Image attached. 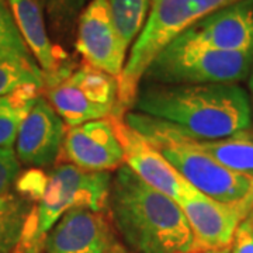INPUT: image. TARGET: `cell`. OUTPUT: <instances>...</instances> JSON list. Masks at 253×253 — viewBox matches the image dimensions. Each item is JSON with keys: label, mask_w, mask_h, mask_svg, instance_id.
Here are the masks:
<instances>
[{"label": "cell", "mask_w": 253, "mask_h": 253, "mask_svg": "<svg viewBox=\"0 0 253 253\" xmlns=\"http://www.w3.org/2000/svg\"><path fill=\"white\" fill-rule=\"evenodd\" d=\"M132 109L194 141L245 134L252 126L248 93L238 84H139Z\"/></svg>", "instance_id": "6da1fadb"}, {"label": "cell", "mask_w": 253, "mask_h": 253, "mask_svg": "<svg viewBox=\"0 0 253 253\" xmlns=\"http://www.w3.org/2000/svg\"><path fill=\"white\" fill-rule=\"evenodd\" d=\"M111 219L135 253H194V238L180 204L141 180L126 165L111 181Z\"/></svg>", "instance_id": "7a4b0ae2"}, {"label": "cell", "mask_w": 253, "mask_h": 253, "mask_svg": "<svg viewBox=\"0 0 253 253\" xmlns=\"http://www.w3.org/2000/svg\"><path fill=\"white\" fill-rule=\"evenodd\" d=\"M124 123L156 148L162 156L204 196L221 203H239L252 190L253 177L232 172L196 149L186 136L161 120L129 111Z\"/></svg>", "instance_id": "3957f363"}, {"label": "cell", "mask_w": 253, "mask_h": 253, "mask_svg": "<svg viewBox=\"0 0 253 253\" xmlns=\"http://www.w3.org/2000/svg\"><path fill=\"white\" fill-rule=\"evenodd\" d=\"M236 1L239 0H159L152 4L118 79L120 111L132 107L146 68L165 46L201 18Z\"/></svg>", "instance_id": "277c9868"}, {"label": "cell", "mask_w": 253, "mask_h": 253, "mask_svg": "<svg viewBox=\"0 0 253 253\" xmlns=\"http://www.w3.org/2000/svg\"><path fill=\"white\" fill-rule=\"evenodd\" d=\"M253 51L229 52L168 44L146 68L141 83L236 84L249 76Z\"/></svg>", "instance_id": "5b68a950"}, {"label": "cell", "mask_w": 253, "mask_h": 253, "mask_svg": "<svg viewBox=\"0 0 253 253\" xmlns=\"http://www.w3.org/2000/svg\"><path fill=\"white\" fill-rule=\"evenodd\" d=\"M45 97L66 126L118 116V79L83 65L73 72L46 79Z\"/></svg>", "instance_id": "8992f818"}, {"label": "cell", "mask_w": 253, "mask_h": 253, "mask_svg": "<svg viewBox=\"0 0 253 253\" xmlns=\"http://www.w3.org/2000/svg\"><path fill=\"white\" fill-rule=\"evenodd\" d=\"M113 177L109 172H89L65 163L46 174L45 186L34 207L40 235L46 236L65 212L89 208L103 212L109 207Z\"/></svg>", "instance_id": "52a82bcc"}, {"label": "cell", "mask_w": 253, "mask_h": 253, "mask_svg": "<svg viewBox=\"0 0 253 253\" xmlns=\"http://www.w3.org/2000/svg\"><path fill=\"white\" fill-rule=\"evenodd\" d=\"M75 46L86 65L120 79L126 68L128 45L116 27L109 0H90L82 11Z\"/></svg>", "instance_id": "ba28073f"}, {"label": "cell", "mask_w": 253, "mask_h": 253, "mask_svg": "<svg viewBox=\"0 0 253 253\" xmlns=\"http://www.w3.org/2000/svg\"><path fill=\"white\" fill-rule=\"evenodd\" d=\"M217 51H253V0H239L184 30L172 42Z\"/></svg>", "instance_id": "9c48e42d"}, {"label": "cell", "mask_w": 253, "mask_h": 253, "mask_svg": "<svg viewBox=\"0 0 253 253\" xmlns=\"http://www.w3.org/2000/svg\"><path fill=\"white\" fill-rule=\"evenodd\" d=\"M111 120L118 139L124 148V165H126L141 180L169 196L179 204L193 197L199 191L144 136L126 126L120 116H111Z\"/></svg>", "instance_id": "30bf717a"}, {"label": "cell", "mask_w": 253, "mask_h": 253, "mask_svg": "<svg viewBox=\"0 0 253 253\" xmlns=\"http://www.w3.org/2000/svg\"><path fill=\"white\" fill-rule=\"evenodd\" d=\"M194 238V249L215 251L231 248L238 226L249 215L244 200L221 203L197 191L180 204Z\"/></svg>", "instance_id": "8fae6325"}, {"label": "cell", "mask_w": 253, "mask_h": 253, "mask_svg": "<svg viewBox=\"0 0 253 253\" xmlns=\"http://www.w3.org/2000/svg\"><path fill=\"white\" fill-rule=\"evenodd\" d=\"M44 253H121L103 212L73 208L46 234Z\"/></svg>", "instance_id": "7c38bea8"}, {"label": "cell", "mask_w": 253, "mask_h": 253, "mask_svg": "<svg viewBox=\"0 0 253 253\" xmlns=\"http://www.w3.org/2000/svg\"><path fill=\"white\" fill-rule=\"evenodd\" d=\"M62 151L72 165L89 172L114 170L126 159L111 117L69 126Z\"/></svg>", "instance_id": "4fadbf2b"}, {"label": "cell", "mask_w": 253, "mask_h": 253, "mask_svg": "<svg viewBox=\"0 0 253 253\" xmlns=\"http://www.w3.org/2000/svg\"><path fill=\"white\" fill-rule=\"evenodd\" d=\"M68 126L45 97H38L23 120L16 139L18 162L31 168H48L63 149Z\"/></svg>", "instance_id": "5bb4252c"}, {"label": "cell", "mask_w": 253, "mask_h": 253, "mask_svg": "<svg viewBox=\"0 0 253 253\" xmlns=\"http://www.w3.org/2000/svg\"><path fill=\"white\" fill-rule=\"evenodd\" d=\"M7 3L20 36L41 71L45 73V81L68 72L62 66L66 54L55 46L48 36L45 16L40 3L37 0H7Z\"/></svg>", "instance_id": "9a60e30c"}, {"label": "cell", "mask_w": 253, "mask_h": 253, "mask_svg": "<svg viewBox=\"0 0 253 253\" xmlns=\"http://www.w3.org/2000/svg\"><path fill=\"white\" fill-rule=\"evenodd\" d=\"M186 139L191 146L211 156L226 169L253 177V139L246 135V132L218 141Z\"/></svg>", "instance_id": "2e32d148"}, {"label": "cell", "mask_w": 253, "mask_h": 253, "mask_svg": "<svg viewBox=\"0 0 253 253\" xmlns=\"http://www.w3.org/2000/svg\"><path fill=\"white\" fill-rule=\"evenodd\" d=\"M40 91L36 86H24L0 96V148L13 149L20 126L36 104Z\"/></svg>", "instance_id": "e0dca14e"}, {"label": "cell", "mask_w": 253, "mask_h": 253, "mask_svg": "<svg viewBox=\"0 0 253 253\" xmlns=\"http://www.w3.org/2000/svg\"><path fill=\"white\" fill-rule=\"evenodd\" d=\"M24 86H36L42 90L45 73L33 56L0 51V96H6Z\"/></svg>", "instance_id": "ac0fdd59"}, {"label": "cell", "mask_w": 253, "mask_h": 253, "mask_svg": "<svg viewBox=\"0 0 253 253\" xmlns=\"http://www.w3.org/2000/svg\"><path fill=\"white\" fill-rule=\"evenodd\" d=\"M33 206L20 194L0 196V253H13Z\"/></svg>", "instance_id": "d6986e66"}, {"label": "cell", "mask_w": 253, "mask_h": 253, "mask_svg": "<svg viewBox=\"0 0 253 253\" xmlns=\"http://www.w3.org/2000/svg\"><path fill=\"white\" fill-rule=\"evenodd\" d=\"M116 27L124 42H135L148 20L152 0H109Z\"/></svg>", "instance_id": "ffe728a7"}, {"label": "cell", "mask_w": 253, "mask_h": 253, "mask_svg": "<svg viewBox=\"0 0 253 253\" xmlns=\"http://www.w3.org/2000/svg\"><path fill=\"white\" fill-rule=\"evenodd\" d=\"M48 17L49 24L58 36H65L72 30L75 21L90 0H37Z\"/></svg>", "instance_id": "44dd1931"}, {"label": "cell", "mask_w": 253, "mask_h": 253, "mask_svg": "<svg viewBox=\"0 0 253 253\" xmlns=\"http://www.w3.org/2000/svg\"><path fill=\"white\" fill-rule=\"evenodd\" d=\"M0 51L33 56L23 37L20 36L7 0H0Z\"/></svg>", "instance_id": "7402d4cb"}, {"label": "cell", "mask_w": 253, "mask_h": 253, "mask_svg": "<svg viewBox=\"0 0 253 253\" xmlns=\"http://www.w3.org/2000/svg\"><path fill=\"white\" fill-rule=\"evenodd\" d=\"M21 170V163L13 149L0 148V196L9 191L10 186L17 180Z\"/></svg>", "instance_id": "603a6c76"}, {"label": "cell", "mask_w": 253, "mask_h": 253, "mask_svg": "<svg viewBox=\"0 0 253 253\" xmlns=\"http://www.w3.org/2000/svg\"><path fill=\"white\" fill-rule=\"evenodd\" d=\"M244 203L246 204V207L249 210V212L253 210V186H252V190L249 191V194L246 196L244 199Z\"/></svg>", "instance_id": "cb8c5ba5"}, {"label": "cell", "mask_w": 253, "mask_h": 253, "mask_svg": "<svg viewBox=\"0 0 253 253\" xmlns=\"http://www.w3.org/2000/svg\"><path fill=\"white\" fill-rule=\"evenodd\" d=\"M194 253H231V248H224V249H215V251H200Z\"/></svg>", "instance_id": "d4e9b609"}, {"label": "cell", "mask_w": 253, "mask_h": 253, "mask_svg": "<svg viewBox=\"0 0 253 253\" xmlns=\"http://www.w3.org/2000/svg\"><path fill=\"white\" fill-rule=\"evenodd\" d=\"M245 224L249 226V229L252 231L253 234V210L249 212V215L246 217V219H245Z\"/></svg>", "instance_id": "484cf974"}, {"label": "cell", "mask_w": 253, "mask_h": 253, "mask_svg": "<svg viewBox=\"0 0 253 253\" xmlns=\"http://www.w3.org/2000/svg\"><path fill=\"white\" fill-rule=\"evenodd\" d=\"M249 87H251V91L253 93V63H252V69H251V73H249Z\"/></svg>", "instance_id": "4316f807"}, {"label": "cell", "mask_w": 253, "mask_h": 253, "mask_svg": "<svg viewBox=\"0 0 253 253\" xmlns=\"http://www.w3.org/2000/svg\"><path fill=\"white\" fill-rule=\"evenodd\" d=\"M158 1H159V0H152V4H155V3H158ZM152 4H151V6H152Z\"/></svg>", "instance_id": "83f0119b"}]
</instances>
